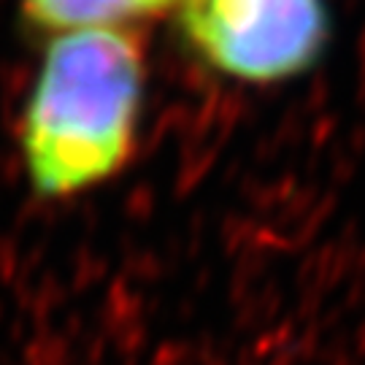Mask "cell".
<instances>
[{"label":"cell","instance_id":"obj_1","mask_svg":"<svg viewBox=\"0 0 365 365\" xmlns=\"http://www.w3.org/2000/svg\"><path fill=\"white\" fill-rule=\"evenodd\" d=\"M144 43L130 27L54 36L22 114L33 195L66 200L128 165L144 101Z\"/></svg>","mask_w":365,"mask_h":365},{"label":"cell","instance_id":"obj_2","mask_svg":"<svg viewBox=\"0 0 365 365\" xmlns=\"http://www.w3.org/2000/svg\"><path fill=\"white\" fill-rule=\"evenodd\" d=\"M182 25L211 68L257 84L306 71L330 36L325 0H184Z\"/></svg>","mask_w":365,"mask_h":365},{"label":"cell","instance_id":"obj_3","mask_svg":"<svg viewBox=\"0 0 365 365\" xmlns=\"http://www.w3.org/2000/svg\"><path fill=\"white\" fill-rule=\"evenodd\" d=\"M22 14L36 30L54 36L76 30L122 27L130 19L149 16L179 0H19Z\"/></svg>","mask_w":365,"mask_h":365}]
</instances>
